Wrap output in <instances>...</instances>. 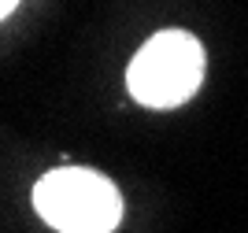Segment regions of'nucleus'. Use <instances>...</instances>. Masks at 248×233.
<instances>
[{"instance_id":"1","label":"nucleus","mask_w":248,"mask_h":233,"mask_svg":"<svg viewBox=\"0 0 248 233\" xmlns=\"http://www.w3.org/2000/svg\"><path fill=\"white\" fill-rule=\"evenodd\" d=\"M41 218L60 233H111L123 218V196L108 178L82 167H63L33 189Z\"/></svg>"},{"instance_id":"2","label":"nucleus","mask_w":248,"mask_h":233,"mask_svg":"<svg viewBox=\"0 0 248 233\" xmlns=\"http://www.w3.org/2000/svg\"><path fill=\"white\" fill-rule=\"evenodd\" d=\"M204 78V48L186 30L155 33L130 63V93L145 108H178L200 89Z\"/></svg>"},{"instance_id":"3","label":"nucleus","mask_w":248,"mask_h":233,"mask_svg":"<svg viewBox=\"0 0 248 233\" xmlns=\"http://www.w3.org/2000/svg\"><path fill=\"white\" fill-rule=\"evenodd\" d=\"M15 4H19V0H0V19H8V15H11V8H15Z\"/></svg>"}]
</instances>
